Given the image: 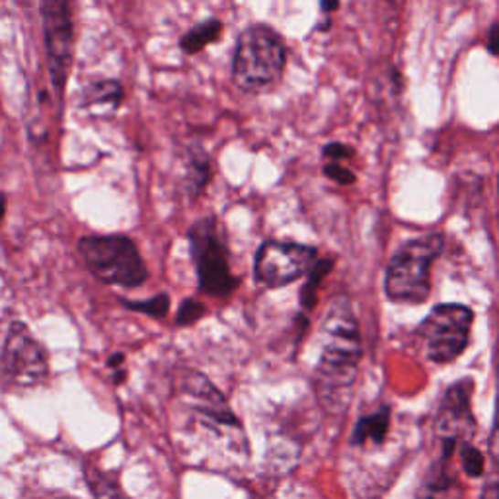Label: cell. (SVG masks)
<instances>
[{
  "label": "cell",
  "mask_w": 499,
  "mask_h": 499,
  "mask_svg": "<svg viewBox=\"0 0 499 499\" xmlns=\"http://www.w3.org/2000/svg\"><path fill=\"white\" fill-rule=\"evenodd\" d=\"M486 48L492 55L499 57V22L492 24L490 27V32H488V43H486Z\"/></svg>",
  "instance_id": "25"
},
{
  "label": "cell",
  "mask_w": 499,
  "mask_h": 499,
  "mask_svg": "<svg viewBox=\"0 0 499 499\" xmlns=\"http://www.w3.org/2000/svg\"><path fill=\"white\" fill-rule=\"evenodd\" d=\"M0 369L5 378L16 387H37L48 378L49 365L46 349L22 322H14L6 335L0 357Z\"/></svg>",
  "instance_id": "9"
},
{
  "label": "cell",
  "mask_w": 499,
  "mask_h": 499,
  "mask_svg": "<svg viewBox=\"0 0 499 499\" xmlns=\"http://www.w3.org/2000/svg\"><path fill=\"white\" fill-rule=\"evenodd\" d=\"M316 260V250L311 246L268 240L256 252V281L268 289H281L311 271Z\"/></svg>",
  "instance_id": "8"
},
{
  "label": "cell",
  "mask_w": 499,
  "mask_h": 499,
  "mask_svg": "<svg viewBox=\"0 0 499 499\" xmlns=\"http://www.w3.org/2000/svg\"><path fill=\"white\" fill-rule=\"evenodd\" d=\"M332 268H334L332 260H316L311 271L306 273L308 279H306L304 289L301 292V304H303V308H306V311H313V308L316 306L320 283L324 281V277L330 273Z\"/></svg>",
  "instance_id": "15"
},
{
  "label": "cell",
  "mask_w": 499,
  "mask_h": 499,
  "mask_svg": "<svg viewBox=\"0 0 499 499\" xmlns=\"http://www.w3.org/2000/svg\"><path fill=\"white\" fill-rule=\"evenodd\" d=\"M123 361H125V356H123V354H115V356H111V357L108 359V365L111 366L113 371H117V369H123Z\"/></svg>",
  "instance_id": "27"
},
{
  "label": "cell",
  "mask_w": 499,
  "mask_h": 499,
  "mask_svg": "<svg viewBox=\"0 0 499 499\" xmlns=\"http://www.w3.org/2000/svg\"><path fill=\"white\" fill-rule=\"evenodd\" d=\"M5 213H6V196L0 192V223H3Z\"/></svg>",
  "instance_id": "29"
},
{
  "label": "cell",
  "mask_w": 499,
  "mask_h": 499,
  "mask_svg": "<svg viewBox=\"0 0 499 499\" xmlns=\"http://www.w3.org/2000/svg\"><path fill=\"white\" fill-rule=\"evenodd\" d=\"M445 246L443 234H428L398 248L385 277L387 297L394 303L423 304L431 295V268Z\"/></svg>",
  "instance_id": "3"
},
{
  "label": "cell",
  "mask_w": 499,
  "mask_h": 499,
  "mask_svg": "<svg viewBox=\"0 0 499 499\" xmlns=\"http://www.w3.org/2000/svg\"><path fill=\"white\" fill-rule=\"evenodd\" d=\"M474 385L471 378L457 380L447 388L435 419V435L439 441L452 439L459 445L471 443L476 431V418L471 408Z\"/></svg>",
  "instance_id": "10"
},
{
  "label": "cell",
  "mask_w": 499,
  "mask_h": 499,
  "mask_svg": "<svg viewBox=\"0 0 499 499\" xmlns=\"http://www.w3.org/2000/svg\"><path fill=\"white\" fill-rule=\"evenodd\" d=\"M363 356L361 330L347 299H335L320 330V359L314 390L320 406L332 416L345 414Z\"/></svg>",
  "instance_id": "1"
},
{
  "label": "cell",
  "mask_w": 499,
  "mask_h": 499,
  "mask_svg": "<svg viewBox=\"0 0 499 499\" xmlns=\"http://www.w3.org/2000/svg\"><path fill=\"white\" fill-rule=\"evenodd\" d=\"M123 98V88L117 80H100L86 90V106L117 108Z\"/></svg>",
  "instance_id": "16"
},
{
  "label": "cell",
  "mask_w": 499,
  "mask_h": 499,
  "mask_svg": "<svg viewBox=\"0 0 499 499\" xmlns=\"http://www.w3.org/2000/svg\"><path fill=\"white\" fill-rule=\"evenodd\" d=\"M223 34V22L217 18H209L197 26H194L189 32H186L180 39V48L187 55H196L203 51L209 43H215Z\"/></svg>",
  "instance_id": "14"
},
{
  "label": "cell",
  "mask_w": 499,
  "mask_h": 499,
  "mask_svg": "<svg viewBox=\"0 0 499 499\" xmlns=\"http://www.w3.org/2000/svg\"><path fill=\"white\" fill-rule=\"evenodd\" d=\"M324 175H326V178H330L332 182L340 184V186L356 184V174L351 170H347L345 166H342L340 163H328L324 166Z\"/></svg>",
  "instance_id": "22"
},
{
  "label": "cell",
  "mask_w": 499,
  "mask_h": 499,
  "mask_svg": "<svg viewBox=\"0 0 499 499\" xmlns=\"http://www.w3.org/2000/svg\"><path fill=\"white\" fill-rule=\"evenodd\" d=\"M186 388L196 398L199 414L207 416L221 425H234V428H239V421L234 418L227 400L223 398V394L218 392L207 378L201 375H192V380H187Z\"/></svg>",
  "instance_id": "11"
},
{
  "label": "cell",
  "mask_w": 499,
  "mask_h": 499,
  "mask_svg": "<svg viewBox=\"0 0 499 499\" xmlns=\"http://www.w3.org/2000/svg\"><path fill=\"white\" fill-rule=\"evenodd\" d=\"M123 304L135 313L149 314L153 318H165L168 314L170 299H168V295H165V292H160V295L151 297L146 301H123Z\"/></svg>",
  "instance_id": "18"
},
{
  "label": "cell",
  "mask_w": 499,
  "mask_h": 499,
  "mask_svg": "<svg viewBox=\"0 0 499 499\" xmlns=\"http://www.w3.org/2000/svg\"><path fill=\"white\" fill-rule=\"evenodd\" d=\"M497 189H499V180H497Z\"/></svg>",
  "instance_id": "30"
},
{
  "label": "cell",
  "mask_w": 499,
  "mask_h": 499,
  "mask_svg": "<svg viewBox=\"0 0 499 499\" xmlns=\"http://www.w3.org/2000/svg\"><path fill=\"white\" fill-rule=\"evenodd\" d=\"M211 178V166H209V158L205 153L197 151L192 156H189V165H187V189L192 196H199L205 186H207Z\"/></svg>",
  "instance_id": "17"
},
{
  "label": "cell",
  "mask_w": 499,
  "mask_h": 499,
  "mask_svg": "<svg viewBox=\"0 0 499 499\" xmlns=\"http://www.w3.org/2000/svg\"><path fill=\"white\" fill-rule=\"evenodd\" d=\"M79 252L88 270L104 283L139 287L149 277L135 242L123 234L84 237L79 240Z\"/></svg>",
  "instance_id": "4"
},
{
  "label": "cell",
  "mask_w": 499,
  "mask_h": 499,
  "mask_svg": "<svg viewBox=\"0 0 499 499\" xmlns=\"http://www.w3.org/2000/svg\"><path fill=\"white\" fill-rule=\"evenodd\" d=\"M490 454H492V461L499 468V394H497V402H495L494 428H492V435H490Z\"/></svg>",
  "instance_id": "24"
},
{
  "label": "cell",
  "mask_w": 499,
  "mask_h": 499,
  "mask_svg": "<svg viewBox=\"0 0 499 499\" xmlns=\"http://www.w3.org/2000/svg\"><path fill=\"white\" fill-rule=\"evenodd\" d=\"M43 36L55 92L61 96L75 57V22L70 0H41Z\"/></svg>",
  "instance_id": "7"
},
{
  "label": "cell",
  "mask_w": 499,
  "mask_h": 499,
  "mask_svg": "<svg viewBox=\"0 0 499 499\" xmlns=\"http://www.w3.org/2000/svg\"><path fill=\"white\" fill-rule=\"evenodd\" d=\"M451 459H439L425 482V499H462V488L449 471Z\"/></svg>",
  "instance_id": "13"
},
{
  "label": "cell",
  "mask_w": 499,
  "mask_h": 499,
  "mask_svg": "<svg viewBox=\"0 0 499 499\" xmlns=\"http://www.w3.org/2000/svg\"><path fill=\"white\" fill-rule=\"evenodd\" d=\"M92 483V497L94 499H127L123 492L117 488V483L104 474H98L96 478L90 476Z\"/></svg>",
  "instance_id": "20"
},
{
  "label": "cell",
  "mask_w": 499,
  "mask_h": 499,
  "mask_svg": "<svg viewBox=\"0 0 499 499\" xmlns=\"http://www.w3.org/2000/svg\"><path fill=\"white\" fill-rule=\"evenodd\" d=\"M187 239L197 270L199 289L211 297L230 295L237 289L239 279L230 271L228 250L215 218H201L189 228Z\"/></svg>",
  "instance_id": "5"
},
{
  "label": "cell",
  "mask_w": 499,
  "mask_h": 499,
  "mask_svg": "<svg viewBox=\"0 0 499 499\" xmlns=\"http://www.w3.org/2000/svg\"><path fill=\"white\" fill-rule=\"evenodd\" d=\"M203 314H205V306L196 299H187L182 303L178 316H175V322H178V326H192Z\"/></svg>",
  "instance_id": "21"
},
{
  "label": "cell",
  "mask_w": 499,
  "mask_h": 499,
  "mask_svg": "<svg viewBox=\"0 0 499 499\" xmlns=\"http://www.w3.org/2000/svg\"><path fill=\"white\" fill-rule=\"evenodd\" d=\"M287 48L270 26H250L237 41L232 57V79L246 92H258L281 79Z\"/></svg>",
  "instance_id": "2"
},
{
  "label": "cell",
  "mask_w": 499,
  "mask_h": 499,
  "mask_svg": "<svg viewBox=\"0 0 499 499\" xmlns=\"http://www.w3.org/2000/svg\"><path fill=\"white\" fill-rule=\"evenodd\" d=\"M390 428V408H378L375 414L365 416L357 421L354 435H351V443L356 447H363L366 443L383 445Z\"/></svg>",
  "instance_id": "12"
},
{
  "label": "cell",
  "mask_w": 499,
  "mask_h": 499,
  "mask_svg": "<svg viewBox=\"0 0 499 499\" xmlns=\"http://www.w3.org/2000/svg\"><path fill=\"white\" fill-rule=\"evenodd\" d=\"M337 6H340V0H320V8L326 14L337 10Z\"/></svg>",
  "instance_id": "28"
},
{
  "label": "cell",
  "mask_w": 499,
  "mask_h": 499,
  "mask_svg": "<svg viewBox=\"0 0 499 499\" xmlns=\"http://www.w3.org/2000/svg\"><path fill=\"white\" fill-rule=\"evenodd\" d=\"M459 452H461V461H462V471L471 476V478H478L486 471V461H483V454L472 447L471 443H462L459 445Z\"/></svg>",
  "instance_id": "19"
},
{
  "label": "cell",
  "mask_w": 499,
  "mask_h": 499,
  "mask_svg": "<svg viewBox=\"0 0 499 499\" xmlns=\"http://www.w3.org/2000/svg\"><path fill=\"white\" fill-rule=\"evenodd\" d=\"M322 153H324V156L330 158L332 163H340V160H347L354 156V149L344 143H330L324 146V151Z\"/></svg>",
  "instance_id": "23"
},
{
  "label": "cell",
  "mask_w": 499,
  "mask_h": 499,
  "mask_svg": "<svg viewBox=\"0 0 499 499\" xmlns=\"http://www.w3.org/2000/svg\"><path fill=\"white\" fill-rule=\"evenodd\" d=\"M482 499H499V482H488L482 490Z\"/></svg>",
  "instance_id": "26"
},
{
  "label": "cell",
  "mask_w": 499,
  "mask_h": 499,
  "mask_svg": "<svg viewBox=\"0 0 499 499\" xmlns=\"http://www.w3.org/2000/svg\"><path fill=\"white\" fill-rule=\"evenodd\" d=\"M474 313L464 304H437L423 318L418 335L425 344L428 359L439 365L452 363L471 344Z\"/></svg>",
  "instance_id": "6"
}]
</instances>
